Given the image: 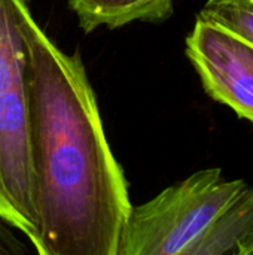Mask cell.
<instances>
[{
  "instance_id": "obj_5",
  "label": "cell",
  "mask_w": 253,
  "mask_h": 255,
  "mask_svg": "<svg viewBox=\"0 0 253 255\" xmlns=\"http://www.w3.org/2000/svg\"><path fill=\"white\" fill-rule=\"evenodd\" d=\"M84 31L116 28L133 21L160 22L173 13V0H69Z\"/></svg>"
},
{
  "instance_id": "obj_9",
  "label": "cell",
  "mask_w": 253,
  "mask_h": 255,
  "mask_svg": "<svg viewBox=\"0 0 253 255\" xmlns=\"http://www.w3.org/2000/svg\"><path fill=\"white\" fill-rule=\"evenodd\" d=\"M253 241V239H252ZM252 241H249V242H245V244H242V245H239L234 251H231L230 254L227 255H248L246 254V250H248V245L252 242Z\"/></svg>"
},
{
  "instance_id": "obj_1",
  "label": "cell",
  "mask_w": 253,
  "mask_h": 255,
  "mask_svg": "<svg viewBox=\"0 0 253 255\" xmlns=\"http://www.w3.org/2000/svg\"><path fill=\"white\" fill-rule=\"evenodd\" d=\"M10 3L27 52L36 254L116 255L133 206L81 54L61 51L27 3Z\"/></svg>"
},
{
  "instance_id": "obj_11",
  "label": "cell",
  "mask_w": 253,
  "mask_h": 255,
  "mask_svg": "<svg viewBox=\"0 0 253 255\" xmlns=\"http://www.w3.org/2000/svg\"><path fill=\"white\" fill-rule=\"evenodd\" d=\"M22 1H24V3H27V4H28V3H30V1H31V0H22Z\"/></svg>"
},
{
  "instance_id": "obj_6",
  "label": "cell",
  "mask_w": 253,
  "mask_h": 255,
  "mask_svg": "<svg viewBox=\"0 0 253 255\" xmlns=\"http://www.w3.org/2000/svg\"><path fill=\"white\" fill-rule=\"evenodd\" d=\"M253 239V187L188 250L179 255H227Z\"/></svg>"
},
{
  "instance_id": "obj_2",
  "label": "cell",
  "mask_w": 253,
  "mask_h": 255,
  "mask_svg": "<svg viewBox=\"0 0 253 255\" xmlns=\"http://www.w3.org/2000/svg\"><path fill=\"white\" fill-rule=\"evenodd\" d=\"M0 220L36 244L27 52L10 0H0Z\"/></svg>"
},
{
  "instance_id": "obj_4",
  "label": "cell",
  "mask_w": 253,
  "mask_h": 255,
  "mask_svg": "<svg viewBox=\"0 0 253 255\" xmlns=\"http://www.w3.org/2000/svg\"><path fill=\"white\" fill-rule=\"evenodd\" d=\"M186 54L210 97L253 123V46L233 33L197 18Z\"/></svg>"
},
{
  "instance_id": "obj_3",
  "label": "cell",
  "mask_w": 253,
  "mask_h": 255,
  "mask_svg": "<svg viewBox=\"0 0 253 255\" xmlns=\"http://www.w3.org/2000/svg\"><path fill=\"white\" fill-rule=\"evenodd\" d=\"M221 169H204L131 208L116 255H179L195 244L248 190Z\"/></svg>"
},
{
  "instance_id": "obj_8",
  "label": "cell",
  "mask_w": 253,
  "mask_h": 255,
  "mask_svg": "<svg viewBox=\"0 0 253 255\" xmlns=\"http://www.w3.org/2000/svg\"><path fill=\"white\" fill-rule=\"evenodd\" d=\"M0 255H25V250L15 230L0 220Z\"/></svg>"
},
{
  "instance_id": "obj_7",
  "label": "cell",
  "mask_w": 253,
  "mask_h": 255,
  "mask_svg": "<svg viewBox=\"0 0 253 255\" xmlns=\"http://www.w3.org/2000/svg\"><path fill=\"white\" fill-rule=\"evenodd\" d=\"M198 18L253 46V0H207Z\"/></svg>"
},
{
  "instance_id": "obj_10",
  "label": "cell",
  "mask_w": 253,
  "mask_h": 255,
  "mask_svg": "<svg viewBox=\"0 0 253 255\" xmlns=\"http://www.w3.org/2000/svg\"><path fill=\"white\" fill-rule=\"evenodd\" d=\"M246 254L248 255H253V241L248 245V250H246Z\"/></svg>"
}]
</instances>
